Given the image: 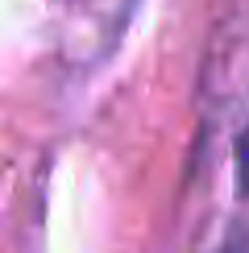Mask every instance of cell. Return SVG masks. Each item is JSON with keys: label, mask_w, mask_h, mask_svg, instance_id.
Returning a JSON list of instances; mask_svg holds the SVG:
<instances>
[{"label": "cell", "mask_w": 249, "mask_h": 253, "mask_svg": "<svg viewBox=\"0 0 249 253\" xmlns=\"http://www.w3.org/2000/svg\"><path fill=\"white\" fill-rule=\"evenodd\" d=\"M237 183L249 195V129L241 133V145H237Z\"/></svg>", "instance_id": "6da1fadb"}]
</instances>
